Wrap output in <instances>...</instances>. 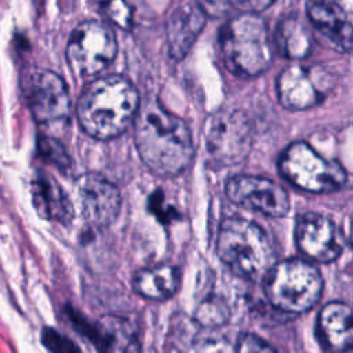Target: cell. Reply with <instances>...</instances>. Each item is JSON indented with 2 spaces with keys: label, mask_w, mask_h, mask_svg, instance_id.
I'll return each mask as SVG.
<instances>
[{
  "label": "cell",
  "mask_w": 353,
  "mask_h": 353,
  "mask_svg": "<svg viewBox=\"0 0 353 353\" xmlns=\"http://www.w3.org/2000/svg\"><path fill=\"white\" fill-rule=\"evenodd\" d=\"M280 103L290 110H306L320 105L331 90V76L320 68L291 65L276 81Z\"/></svg>",
  "instance_id": "obj_10"
},
{
  "label": "cell",
  "mask_w": 353,
  "mask_h": 353,
  "mask_svg": "<svg viewBox=\"0 0 353 353\" xmlns=\"http://www.w3.org/2000/svg\"><path fill=\"white\" fill-rule=\"evenodd\" d=\"M32 200L37 214L63 225L73 219V205L62 186L44 171H37L32 179Z\"/></svg>",
  "instance_id": "obj_16"
},
{
  "label": "cell",
  "mask_w": 353,
  "mask_h": 353,
  "mask_svg": "<svg viewBox=\"0 0 353 353\" xmlns=\"http://www.w3.org/2000/svg\"><path fill=\"white\" fill-rule=\"evenodd\" d=\"M239 352H274V347L268 345L263 339L252 334H244L240 336L236 345Z\"/></svg>",
  "instance_id": "obj_25"
},
{
  "label": "cell",
  "mask_w": 353,
  "mask_h": 353,
  "mask_svg": "<svg viewBox=\"0 0 353 353\" xmlns=\"http://www.w3.org/2000/svg\"><path fill=\"white\" fill-rule=\"evenodd\" d=\"M219 48L228 70L240 77H255L272 65L273 43L268 26L254 12H243L222 26Z\"/></svg>",
  "instance_id": "obj_3"
},
{
  "label": "cell",
  "mask_w": 353,
  "mask_h": 353,
  "mask_svg": "<svg viewBox=\"0 0 353 353\" xmlns=\"http://www.w3.org/2000/svg\"><path fill=\"white\" fill-rule=\"evenodd\" d=\"M101 12L114 25L130 29L135 19V0H92Z\"/></svg>",
  "instance_id": "obj_22"
},
{
  "label": "cell",
  "mask_w": 353,
  "mask_h": 353,
  "mask_svg": "<svg viewBox=\"0 0 353 353\" xmlns=\"http://www.w3.org/2000/svg\"><path fill=\"white\" fill-rule=\"evenodd\" d=\"M274 46L285 58L303 59L312 51L313 36L299 18L285 17L280 21L276 29Z\"/></svg>",
  "instance_id": "obj_20"
},
{
  "label": "cell",
  "mask_w": 353,
  "mask_h": 353,
  "mask_svg": "<svg viewBox=\"0 0 353 353\" xmlns=\"http://www.w3.org/2000/svg\"><path fill=\"white\" fill-rule=\"evenodd\" d=\"M132 123L137 150L150 171L175 176L190 164L194 143L189 127L156 99L139 105Z\"/></svg>",
  "instance_id": "obj_1"
},
{
  "label": "cell",
  "mask_w": 353,
  "mask_h": 353,
  "mask_svg": "<svg viewBox=\"0 0 353 353\" xmlns=\"http://www.w3.org/2000/svg\"><path fill=\"white\" fill-rule=\"evenodd\" d=\"M234 8L243 12H254L258 14L273 4L274 0H228Z\"/></svg>",
  "instance_id": "obj_26"
},
{
  "label": "cell",
  "mask_w": 353,
  "mask_h": 353,
  "mask_svg": "<svg viewBox=\"0 0 353 353\" xmlns=\"http://www.w3.org/2000/svg\"><path fill=\"white\" fill-rule=\"evenodd\" d=\"M77 194L85 222L94 228H106L120 212L121 196L119 189L98 174H84L79 178Z\"/></svg>",
  "instance_id": "obj_13"
},
{
  "label": "cell",
  "mask_w": 353,
  "mask_h": 353,
  "mask_svg": "<svg viewBox=\"0 0 353 353\" xmlns=\"http://www.w3.org/2000/svg\"><path fill=\"white\" fill-rule=\"evenodd\" d=\"M88 339L102 352H137L141 347L132 323L112 314L91 325Z\"/></svg>",
  "instance_id": "obj_18"
},
{
  "label": "cell",
  "mask_w": 353,
  "mask_h": 353,
  "mask_svg": "<svg viewBox=\"0 0 353 353\" xmlns=\"http://www.w3.org/2000/svg\"><path fill=\"white\" fill-rule=\"evenodd\" d=\"M28 108L39 124H54L68 119L70 99L66 83L48 69H32L22 79Z\"/></svg>",
  "instance_id": "obj_9"
},
{
  "label": "cell",
  "mask_w": 353,
  "mask_h": 353,
  "mask_svg": "<svg viewBox=\"0 0 353 353\" xmlns=\"http://www.w3.org/2000/svg\"><path fill=\"white\" fill-rule=\"evenodd\" d=\"M117 41L113 30L103 22L85 21L70 34L66 61L72 72L81 77L102 72L116 57Z\"/></svg>",
  "instance_id": "obj_8"
},
{
  "label": "cell",
  "mask_w": 353,
  "mask_h": 353,
  "mask_svg": "<svg viewBox=\"0 0 353 353\" xmlns=\"http://www.w3.org/2000/svg\"><path fill=\"white\" fill-rule=\"evenodd\" d=\"M41 341H43V345L51 352L68 353V352H79L80 350L72 341H69L68 338H65L63 335H61L59 332H57L52 328L43 330Z\"/></svg>",
  "instance_id": "obj_24"
},
{
  "label": "cell",
  "mask_w": 353,
  "mask_h": 353,
  "mask_svg": "<svg viewBox=\"0 0 353 353\" xmlns=\"http://www.w3.org/2000/svg\"><path fill=\"white\" fill-rule=\"evenodd\" d=\"M137 88L121 76H105L90 83L77 102V119L92 138L112 139L134 121L139 108Z\"/></svg>",
  "instance_id": "obj_2"
},
{
  "label": "cell",
  "mask_w": 353,
  "mask_h": 353,
  "mask_svg": "<svg viewBox=\"0 0 353 353\" xmlns=\"http://www.w3.org/2000/svg\"><path fill=\"white\" fill-rule=\"evenodd\" d=\"M216 252L234 274L250 280L263 277L274 263L273 245L266 232L239 216L226 218L221 223Z\"/></svg>",
  "instance_id": "obj_4"
},
{
  "label": "cell",
  "mask_w": 353,
  "mask_h": 353,
  "mask_svg": "<svg viewBox=\"0 0 353 353\" xmlns=\"http://www.w3.org/2000/svg\"><path fill=\"white\" fill-rule=\"evenodd\" d=\"M205 148L218 167L240 164L252 148V125L247 114L237 109L212 113L205 124Z\"/></svg>",
  "instance_id": "obj_7"
},
{
  "label": "cell",
  "mask_w": 353,
  "mask_h": 353,
  "mask_svg": "<svg viewBox=\"0 0 353 353\" xmlns=\"http://www.w3.org/2000/svg\"><path fill=\"white\" fill-rule=\"evenodd\" d=\"M306 12L310 23L339 52L352 50V22L336 0H307Z\"/></svg>",
  "instance_id": "obj_14"
},
{
  "label": "cell",
  "mask_w": 353,
  "mask_h": 353,
  "mask_svg": "<svg viewBox=\"0 0 353 353\" xmlns=\"http://www.w3.org/2000/svg\"><path fill=\"white\" fill-rule=\"evenodd\" d=\"M225 192L234 204L270 218L285 216L290 211V199L285 190L263 176L236 175L226 182Z\"/></svg>",
  "instance_id": "obj_11"
},
{
  "label": "cell",
  "mask_w": 353,
  "mask_h": 353,
  "mask_svg": "<svg viewBox=\"0 0 353 353\" xmlns=\"http://www.w3.org/2000/svg\"><path fill=\"white\" fill-rule=\"evenodd\" d=\"M179 283V269L167 263L139 269L132 277L134 290L139 295L156 301L171 298L178 291Z\"/></svg>",
  "instance_id": "obj_19"
},
{
  "label": "cell",
  "mask_w": 353,
  "mask_h": 353,
  "mask_svg": "<svg viewBox=\"0 0 353 353\" xmlns=\"http://www.w3.org/2000/svg\"><path fill=\"white\" fill-rule=\"evenodd\" d=\"M207 14L199 3H183L170 15L165 25V37L171 58L182 59L201 33Z\"/></svg>",
  "instance_id": "obj_15"
},
{
  "label": "cell",
  "mask_w": 353,
  "mask_h": 353,
  "mask_svg": "<svg viewBox=\"0 0 353 353\" xmlns=\"http://www.w3.org/2000/svg\"><path fill=\"white\" fill-rule=\"evenodd\" d=\"M230 316L226 302L215 294L205 295L194 310L196 321L204 328H218L223 325Z\"/></svg>",
  "instance_id": "obj_21"
},
{
  "label": "cell",
  "mask_w": 353,
  "mask_h": 353,
  "mask_svg": "<svg viewBox=\"0 0 353 353\" xmlns=\"http://www.w3.org/2000/svg\"><path fill=\"white\" fill-rule=\"evenodd\" d=\"M295 240L305 256L320 263L335 261L343 250V234L339 228L316 212H306L298 218Z\"/></svg>",
  "instance_id": "obj_12"
},
{
  "label": "cell",
  "mask_w": 353,
  "mask_h": 353,
  "mask_svg": "<svg viewBox=\"0 0 353 353\" xmlns=\"http://www.w3.org/2000/svg\"><path fill=\"white\" fill-rule=\"evenodd\" d=\"M317 336L325 350L347 352L353 346L352 310L343 302H330L319 313Z\"/></svg>",
  "instance_id": "obj_17"
},
{
  "label": "cell",
  "mask_w": 353,
  "mask_h": 353,
  "mask_svg": "<svg viewBox=\"0 0 353 353\" xmlns=\"http://www.w3.org/2000/svg\"><path fill=\"white\" fill-rule=\"evenodd\" d=\"M279 170L294 186L312 193L335 192L347 181L339 163L324 159L306 142L291 143L279 159Z\"/></svg>",
  "instance_id": "obj_6"
},
{
  "label": "cell",
  "mask_w": 353,
  "mask_h": 353,
  "mask_svg": "<svg viewBox=\"0 0 353 353\" xmlns=\"http://www.w3.org/2000/svg\"><path fill=\"white\" fill-rule=\"evenodd\" d=\"M323 277L310 262L299 258L273 263L265 274V294L273 307L285 313H303L317 305Z\"/></svg>",
  "instance_id": "obj_5"
},
{
  "label": "cell",
  "mask_w": 353,
  "mask_h": 353,
  "mask_svg": "<svg viewBox=\"0 0 353 353\" xmlns=\"http://www.w3.org/2000/svg\"><path fill=\"white\" fill-rule=\"evenodd\" d=\"M37 152L48 163L54 164L61 171L70 167V157L63 145L52 137H40L37 139Z\"/></svg>",
  "instance_id": "obj_23"
}]
</instances>
